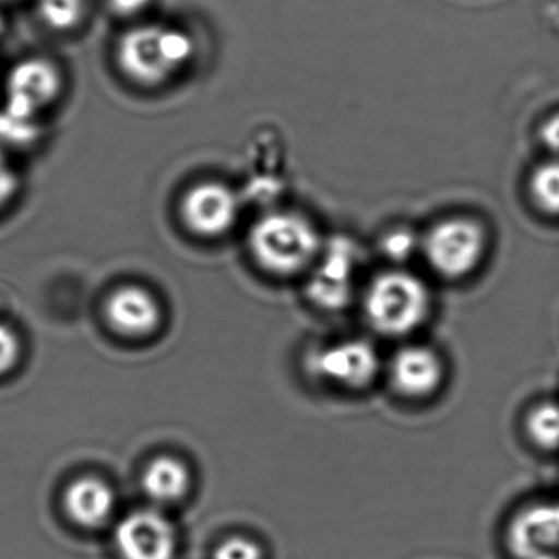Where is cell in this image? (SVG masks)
Instances as JSON below:
<instances>
[{"instance_id":"obj_25","label":"cell","mask_w":559,"mask_h":559,"mask_svg":"<svg viewBox=\"0 0 559 559\" xmlns=\"http://www.w3.org/2000/svg\"><path fill=\"white\" fill-rule=\"evenodd\" d=\"M2 31H4V21L0 17V34H2Z\"/></svg>"},{"instance_id":"obj_21","label":"cell","mask_w":559,"mask_h":559,"mask_svg":"<svg viewBox=\"0 0 559 559\" xmlns=\"http://www.w3.org/2000/svg\"><path fill=\"white\" fill-rule=\"evenodd\" d=\"M21 355V343L9 326L0 323V374L11 371Z\"/></svg>"},{"instance_id":"obj_15","label":"cell","mask_w":559,"mask_h":559,"mask_svg":"<svg viewBox=\"0 0 559 559\" xmlns=\"http://www.w3.org/2000/svg\"><path fill=\"white\" fill-rule=\"evenodd\" d=\"M523 433L539 451H559V402L533 404L523 415Z\"/></svg>"},{"instance_id":"obj_24","label":"cell","mask_w":559,"mask_h":559,"mask_svg":"<svg viewBox=\"0 0 559 559\" xmlns=\"http://www.w3.org/2000/svg\"><path fill=\"white\" fill-rule=\"evenodd\" d=\"M152 0H109L114 14L120 17H132L148 8Z\"/></svg>"},{"instance_id":"obj_22","label":"cell","mask_w":559,"mask_h":559,"mask_svg":"<svg viewBox=\"0 0 559 559\" xmlns=\"http://www.w3.org/2000/svg\"><path fill=\"white\" fill-rule=\"evenodd\" d=\"M19 176L15 169L9 163L5 153L0 150V209L14 199L15 192L19 191Z\"/></svg>"},{"instance_id":"obj_16","label":"cell","mask_w":559,"mask_h":559,"mask_svg":"<svg viewBox=\"0 0 559 559\" xmlns=\"http://www.w3.org/2000/svg\"><path fill=\"white\" fill-rule=\"evenodd\" d=\"M530 194L539 211L559 217V158L543 163L532 173Z\"/></svg>"},{"instance_id":"obj_2","label":"cell","mask_w":559,"mask_h":559,"mask_svg":"<svg viewBox=\"0 0 559 559\" xmlns=\"http://www.w3.org/2000/svg\"><path fill=\"white\" fill-rule=\"evenodd\" d=\"M325 240L310 218L297 212H270L254 222L248 250L257 266L274 280L306 276Z\"/></svg>"},{"instance_id":"obj_5","label":"cell","mask_w":559,"mask_h":559,"mask_svg":"<svg viewBox=\"0 0 559 559\" xmlns=\"http://www.w3.org/2000/svg\"><path fill=\"white\" fill-rule=\"evenodd\" d=\"M487 251L489 235L473 218H444L421 235V260L433 276L448 283L474 276L486 261Z\"/></svg>"},{"instance_id":"obj_4","label":"cell","mask_w":559,"mask_h":559,"mask_svg":"<svg viewBox=\"0 0 559 559\" xmlns=\"http://www.w3.org/2000/svg\"><path fill=\"white\" fill-rule=\"evenodd\" d=\"M384 361L371 340L343 336L307 349L304 366L307 374L323 388L343 394H365L381 381Z\"/></svg>"},{"instance_id":"obj_19","label":"cell","mask_w":559,"mask_h":559,"mask_svg":"<svg viewBox=\"0 0 559 559\" xmlns=\"http://www.w3.org/2000/svg\"><path fill=\"white\" fill-rule=\"evenodd\" d=\"M37 123L34 120L19 119L8 110L0 112V143L12 146H25L38 139Z\"/></svg>"},{"instance_id":"obj_20","label":"cell","mask_w":559,"mask_h":559,"mask_svg":"<svg viewBox=\"0 0 559 559\" xmlns=\"http://www.w3.org/2000/svg\"><path fill=\"white\" fill-rule=\"evenodd\" d=\"M214 559H264V551L248 536H230L215 548Z\"/></svg>"},{"instance_id":"obj_12","label":"cell","mask_w":559,"mask_h":559,"mask_svg":"<svg viewBox=\"0 0 559 559\" xmlns=\"http://www.w3.org/2000/svg\"><path fill=\"white\" fill-rule=\"evenodd\" d=\"M107 317L114 329L126 335H145L159 322L158 302L140 287H123L107 302Z\"/></svg>"},{"instance_id":"obj_8","label":"cell","mask_w":559,"mask_h":559,"mask_svg":"<svg viewBox=\"0 0 559 559\" xmlns=\"http://www.w3.org/2000/svg\"><path fill=\"white\" fill-rule=\"evenodd\" d=\"M63 80L60 70L41 58L22 61L9 73L5 83V109L14 117L34 120L60 96Z\"/></svg>"},{"instance_id":"obj_11","label":"cell","mask_w":559,"mask_h":559,"mask_svg":"<svg viewBox=\"0 0 559 559\" xmlns=\"http://www.w3.org/2000/svg\"><path fill=\"white\" fill-rule=\"evenodd\" d=\"M116 545L122 559H175L176 532L156 510H139L117 526Z\"/></svg>"},{"instance_id":"obj_14","label":"cell","mask_w":559,"mask_h":559,"mask_svg":"<svg viewBox=\"0 0 559 559\" xmlns=\"http://www.w3.org/2000/svg\"><path fill=\"white\" fill-rule=\"evenodd\" d=\"M189 471L175 457H158L143 473V489L156 502H173L185 496L189 487Z\"/></svg>"},{"instance_id":"obj_13","label":"cell","mask_w":559,"mask_h":559,"mask_svg":"<svg viewBox=\"0 0 559 559\" xmlns=\"http://www.w3.org/2000/svg\"><path fill=\"white\" fill-rule=\"evenodd\" d=\"M68 513L83 526H99L112 515L116 497L103 480L83 477L71 484L64 499Z\"/></svg>"},{"instance_id":"obj_7","label":"cell","mask_w":559,"mask_h":559,"mask_svg":"<svg viewBox=\"0 0 559 559\" xmlns=\"http://www.w3.org/2000/svg\"><path fill=\"white\" fill-rule=\"evenodd\" d=\"M382 379L402 401H431L447 384V359L435 346L408 340L385 358Z\"/></svg>"},{"instance_id":"obj_9","label":"cell","mask_w":559,"mask_h":559,"mask_svg":"<svg viewBox=\"0 0 559 559\" xmlns=\"http://www.w3.org/2000/svg\"><path fill=\"white\" fill-rule=\"evenodd\" d=\"M181 215L194 234L205 238L222 237L240 217V199L222 182H201L186 192Z\"/></svg>"},{"instance_id":"obj_18","label":"cell","mask_w":559,"mask_h":559,"mask_svg":"<svg viewBox=\"0 0 559 559\" xmlns=\"http://www.w3.org/2000/svg\"><path fill=\"white\" fill-rule=\"evenodd\" d=\"M421 237L407 228H397L389 231L379 241V250L382 257L395 267H404V263L411 261L415 254H420Z\"/></svg>"},{"instance_id":"obj_17","label":"cell","mask_w":559,"mask_h":559,"mask_svg":"<svg viewBox=\"0 0 559 559\" xmlns=\"http://www.w3.org/2000/svg\"><path fill=\"white\" fill-rule=\"evenodd\" d=\"M38 12L53 31H71L83 21L84 0H38Z\"/></svg>"},{"instance_id":"obj_3","label":"cell","mask_w":559,"mask_h":559,"mask_svg":"<svg viewBox=\"0 0 559 559\" xmlns=\"http://www.w3.org/2000/svg\"><path fill=\"white\" fill-rule=\"evenodd\" d=\"M194 50L186 32L159 24L140 25L120 37L117 63L133 83L159 86L192 60Z\"/></svg>"},{"instance_id":"obj_10","label":"cell","mask_w":559,"mask_h":559,"mask_svg":"<svg viewBox=\"0 0 559 559\" xmlns=\"http://www.w3.org/2000/svg\"><path fill=\"white\" fill-rule=\"evenodd\" d=\"M507 542L516 559H559V503L520 510L507 530Z\"/></svg>"},{"instance_id":"obj_6","label":"cell","mask_w":559,"mask_h":559,"mask_svg":"<svg viewBox=\"0 0 559 559\" xmlns=\"http://www.w3.org/2000/svg\"><path fill=\"white\" fill-rule=\"evenodd\" d=\"M362 253L356 241L332 238L304 276L306 299L320 312L338 313L358 302L362 284Z\"/></svg>"},{"instance_id":"obj_1","label":"cell","mask_w":559,"mask_h":559,"mask_svg":"<svg viewBox=\"0 0 559 559\" xmlns=\"http://www.w3.org/2000/svg\"><path fill=\"white\" fill-rule=\"evenodd\" d=\"M362 320L374 335L408 342L433 313L435 299L427 280L407 267H385L362 284Z\"/></svg>"},{"instance_id":"obj_23","label":"cell","mask_w":559,"mask_h":559,"mask_svg":"<svg viewBox=\"0 0 559 559\" xmlns=\"http://www.w3.org/2000/svg\"><path fill=\"white\" fill-rule=\"evenodd\" d=\"M539 136H542L543 145H545L549 152L559 156V114L549 117V119L543 123Z\"/></svg>"}]
</instances>
